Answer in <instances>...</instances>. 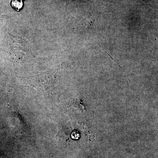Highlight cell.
<instances>
[{"label":"cell","instance_id":"1","mask_svg":"<svg viewBox=\"0 0 158 158\" xmlns=\"http://www.w3.org/2000/svg\"><path fill=\"white\" fill-rule=\"evenodd\" d=\"M22 2L20 0H13L12 1V7L17 11H19L22 8Z\"/></svg>","mask_w":158,"mask_h":158}]
</instances>
